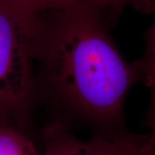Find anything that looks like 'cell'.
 <instances>
[{
  "label": "cell",
  "instance_id": "obj_7",
  "mask_svg": "<svg viewBox=\"0 0 155 155\" xmlns=\"http://www.w3.org/2000/svg\"><path fill=\"white\" fill-rule=\"evenodd\" d=\"M23 13L38 15L40 13L66 10L77 5L83 0H6Z\"/></svg>",
  "mask_w": 155,
  "mask_h": 155
},
{
  "label": "cell",
  "instance_id": "obj_4",
  "mask_svg": "<svg viewBox=\"0 0 155 155\" xmlns=\"http://www.w3.org/2000/svg\"><path fill=\"white\" fill-rule=\"evenodd\" d=\"M133 63L140 74L142 84L149 89V104L142 126L155 138V20L145 34L142 55Z\"/></svg>",
  "mask_w": 155,
  "mask_h": 155
},
{
  "label": "cell",
  "instance_id": "obj_3",
  "mask_svg": "<svg viewBox=\"0 0 155 155\" xmlns=\"http://www.w3.org/2000/svg\"><path fill=\"white\" fill-rule=\"evenodd\" d=\"M41 140V155H155V138L149 132L93 134L81 140L61 122L51 121L42 128Z\"/></svg>",
  "mask_w": 155,
  "mask_h": 155
},
{
  "label": "cell",
  "instance_id": "obj_1",
  "mask_svg": "<svg viewBox=\"0 0 155 155\" xmlns=\"http://www.w3.org/2000/svg\"><path fill=\"white\" fill-rule=\"evenodd\" d=\"M110 28L84 1L38 14L31 53L38 104L52 110V121L93 134L127 131L125 100L142 79L111 39Z\"/></svg>",
  "mask_w": 155,
  "mask_h": 155
},
{
  "label": "cell",
  "instance_id": "obj_5",
  "mask_svg": "<svg viewBox=\"0 0 155 155\" xmlns=\"http://www.w3.org/2000/svg\"><path fill=\"white\" fill-rule=\"evenodd\" d=\"M0 155H41L29 134L9 125H0Z\"/></svg>",
  "mask_w": 155,
  "mask_h": 155
},
{
  "label": "cell",
  "instance_id": "obj_6",
  "mask_svg": "<svg viewBox=\"0 0 155 155\" xmlns=\"http://www.w3.org/2000/svg\"><path fill=\"white\" fill-rule=\"evenodd\" d=\"M104 17L110 28H113L122 11L131 5L141 11L155 10V0H83Z\"/></svg>",
  "mask_w": 155,
  "mask_h": 155
},
{
  "label": "cell",
  "instance_id": "obj_2",
  "mask_svg": "<svg viewBox=\"0 0 155 155\" xmlns=\"http://www.w3.org/2000/svg\"><path fill=\"white\" fill-rule=\"evenodd\" d=\"M37 16L0 0V125L27 134L38 105L31 53Z\"/></svg>",
  "mask_w": 155,
  "mask_h": 155
}]
</instances>
